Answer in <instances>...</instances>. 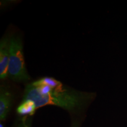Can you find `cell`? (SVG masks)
<instances>
[{
  "label": "cell",
  "mask_w": 127,
  "mask_h": 127,
  "mask_svg": "<svg viewBox=\"0 0 127 127\" xmlns=\"http://www.w3.org/2000/svg\"><path fill=\"white\" fill-rule=\"evenodd\" d=\"M94 94L79 91L60 83L55 87L34 82L26 87L23 100H31L36 108L51 105L69 111H78L91 101Z\"/></svg>",
  "instance_id": "cell-1"
},
{
  "label": "cell",
  "mask_w": 127,
  "mask_h": 127,
  "mask_svg": "<svg viewBox=\"0 0 127 127\" xmlns=\"http://www.w3.org/2000/svg\"><path fill=\"white\" fill-rule=\"evenodd\" d=\"M8 76L17 81H25L30 78L25 64L23 42L17 35L10 38Z\"/></svg>",
  "instance_id": "cell-2"
},
{
  "label": "cell",
  "mask_w": 127,
  "mask_h": 127,
  "mask_svg": "<svg viewBox=\"0 0 127 127\" xmlns=\"http://www.w3.org/2000/svg\"><path fill=\"white\" fill-rule=\"evenodd\" d=\"M10 38H2L0 42V78L4 79L8 76V67L9 59Z\"/></svg>",
  "instance_id": "cell-3"
},
{
  "label": "cell",
  "mask_w": 127,
  "mask_h": 127,
  "mask_svg": "<svg viewBox=\"0 0 127 127\" xmlns=\"http://www.w3.org/2000/svg\"><path fill=\"white\" fill-rule=\"evenodd\" d=\"M13 94L7 87L0 88V120H4L7 117L11 107Z\"/></svg>",
  "instance_id": "cell-4"
},
{
  "label": "cell",
  "mask_w": 127,
  "mask_h": 127,
  "mask_svg": "<svg viewBox=\"0 0 127 127\" xmlns=\"http://www.w3.org/2000/svg\"><path fill=\"white\" fill-rule=\"evenodd\" d=\"M37 109L35 104L31 100H23L17 109V112L21 115H32Z\"/></svg>",
  "instance_id": "cell-5"
},
{
  "label": "cell",
  "mask_w": 127,
  "mask_h": 127,
  "mask_svg": "<svg viewBox=\"0 0 127 127\" xmlns=\"http://www.w3.org/2000/svg\"><path fill=\"white\" fill-rule=\"evenodd\" d=\"M17 127H30L29 124H28L27 123V121L26 117H24V118H23L22 121L21 122L20 124H19L18 125Z\"/></svg>",
  "instance_id": "cell-6"
},
{
  "label": "cell",
  "mask_w": 127,
  "mask_h": 127,
  "mask_svg": "<svg viewBox=\"0 0 127 127\" xmlns=\"http://www.w3.org/2000/svg\"><path fill=\"white\" fill-rule=\"evenodd\" d=\"M72 127H78V124H77L76 123H74L72 125Z\"/></svg>",
  "instance_id": "cell-7"
}]
</instances>
